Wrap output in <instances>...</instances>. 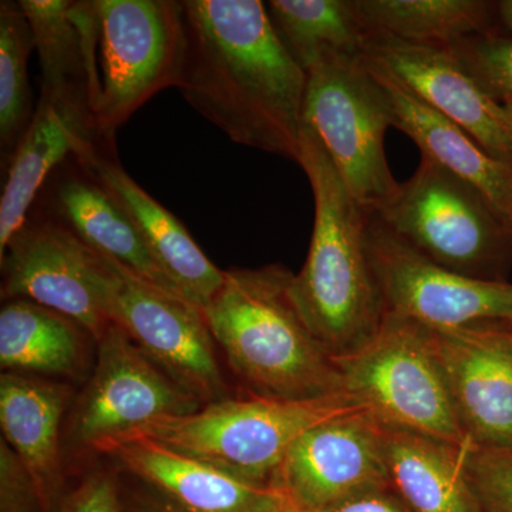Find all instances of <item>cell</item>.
Instances as JSON below:
<instances>
[{
	"label": "cell",
	"mask_w": 512,
	"mask_h": 512,
	"mask_svg": "<svg viewBox=\"0 0 512 512\" xmlns=\"http://www.w3.org/2000/svg\"><path fill=\"white\" fill-rule=\"evenodd\" d=\"M343 393L386 426L419 431L456 444L458 424L430 329L384 315L372 339L336 359Z\"/></svg>",
	"instance_id": "obj_6"
},
{
	"label": "cell",
	"mask_w": 512,
	"mask_h": 512,
	"mask_svg": "<svg viewBox=\"0 0 512 512\" xmlns=\"http://www.w3.org/2000/svg\"><path fill=\"white\" fill-rule=\"evenodd\" d=\"M367 64L386 94L392 127L412 138L421 156L476 185L512 221V168L491 157L466 130L424 103L402 83Z\"/></svg>",
	"instance_id": "obj_21"
},
{
	"label": "cell",
	"mask_w": 512,
	"mask_h": 512,
	"mask_svg": "<svg viewBox=\"0 0 512 512\" xmlns=\"http://www.w3.org/2000/svg\"><path fill=\"white\" fill-rule=\"evenodd\" d=\"M466 467L481 512H512V451L468 443Z\"/></svg>",
	"instance_id": "obj_29"
},
{
	"label": "cell",
	"mask_w": 512,
	"mask_h": 512,
	"mask_svg": "<svg viewBox=\"0 0 512 512\" xmlns=\"http://www.w3.org/2000/svg\"><path fill=\"white\" fill-rule=\"evenodd\" d=\"M279 512H309L306 510H303V508L299 507V505H296L295 503H292L289 498H286V503L284 504V507L281 508V511Z\"/></svg>",
	"instance_id": "obj_36"
},
{
	"label": "cell",
	"mask_w": 512,
	"mask_h": 512,
	"mask_svg": "<svg viewBox=\"0 0 512 512\" xmlns=\"http://www.w3.org/2000/svg\"><path fill=\"white\" fill-rule=\"evenodd\" d=\"M49 512H124V494L113 471L96 468L67 488Z\"/></svg>",
	"instance_id": "obj_30"
},
{
	"label": "cell",
	"mask_w": 512,
	"mask_h": 512,
	"mask_svg": "<svg viewBox=\"0 0 512 512\" xmlns=\"http://www.w3.org/2000/svg\"><path fill=\"white\" fill-rule=\"evenodd\" d=\"M6 301L25 299L73 319L94 342L113 323L101 296V259L59 217H28L0 255Z\"/></svg>",
	"instance_id": "obj_12"
},
{
	"label": "cell",
	"mask_w": 512,
	"mask_h": 512,
	"mask_svg": "<svg viewBox=\"0 0 512 512\" xmlns=\"http://www.w3.org/2000/svg\"><path fill=\"white\" fill-rule=\"evenodd\" d=\"M498 18L507 30L512 33V0H503L497 3Z\"/></svg>",
	"instance_id": "obj_34"
},
{
	"label": "cell",
	"mask_w": 512,
	"mask_h": 512,
	"mask_svg": "<svg viewBox=\"0 0 512 512\" xmlns=\"http://www.w3.org/2000/svg\"><path fill=\"white\" fill-rule=\"evenodd\" d=\"M430 332L468 443L512 451V323Z\"/></svg>",
	"instance_id": "obj_14"
},
{
	"label": "cell",
	"mask_w": 512,
	"mask_h": 512,
	"mask_svg": "<svg viewBox=\"0 0 512 512\" xmlns=\"http://www.w3.org/2000/svg\"><path fill=\"white\" fill-rule=\"evenodd\" d=\"M275 487L309 512L390 487L382 421L360 406L320 421L288 451Z\"/></svg>",
	"instance_id": "obj_13"
},
{
	"label": "cell",
	"mask_w": 512,
	"mask_h": 512,
	"mask_svg": "<svg viewBox=\"0 0 512 512\" xmlns=\"http://www.w3.org/2000/svg\"><path fill=\"white\" fill-rule=\"evenodd\" d=\"M501 121H503L505 131H507L508 137L512 141V106H503L501 104Z\"/></svg>",
	"instance_id": "obj_35"
},
{
	"label": "cell",
	"mask_w": 512,
	"mask_h": 512,
	"mask_svg": "<svg viewBox=\"0 0 512 512\" xmlns=\"http://www.w3.org/2000/svg\"><path fill=\"white\" fill-rule=\"evenodd\" d=\"M35 36L19 2L0 3V148L9 167L35 116L28 64Z\"/></svg>",
	"instance_id": "obj_27"
},
{
	"label": "cell",
	"mask_w": 512,
	"mask_h": 512,
	"mask_svg": "<svg viewBox=\"0 0 512 512\" xmlns=\"http://www.w3.org/2000/svg\"><path fill=\"white\" fill-rule=\"evenodd\" d=\"M99 255L101 296L111 323L202 403L228 397L217 342L204 309Z\"/></svg>",
	"instance_id": "obj_9"
},
{
	"label": "cell",
	"mask_w": 512,
	"mask_h": 512,
	"mask_svg": "<svg viewBox=\"0 0 512 512\" xmlns=\"http://www.w3.org/2000/svg\"><path fill=\"white\" fill-rule=\"evenodd\" d=\"M110 154L109 144H100L74 161L120 202L148 251L181 295L201 309L207 308L224 284L225 271L212 264L184 225L148 195Z\"/></svg>",
	"instance_id": "obj_17"
},
{
	"label": "cell",
	"mask_w": 512,
	"mask_h": 512,
	"mask_svg": "<svg viewBox=\"0 0 512 512\" xmlns=\"http://www.w3.org/2000/svg\"><path fill=\"white\" fill-rule=\"evenodd\" d=\"M322 512H413L392 488L384 487L353 495Z\"/></svg>",
	"instance_id": "obj_32"
},
{
	"label": "cell",
	"mask_w": 512,
	"mask_h": 512,
	"mask_svg": "<svg viewBox=\"0 0 512 512\" xmlns=\"http://www.w3.org/2000/svg\"><path fill=\"white\" fill-rule=\"evenodd\" d=\"M362 55L512 168V141L501 121V104L481 90L446 47L367 35Z\"/></svg>",
	"instance_id": "obj_15"
},
{
	"label": "cell",
	"mask_w": 512,
	"mask_h": 512,
	"mask_svg": "<svg viewBox=\"0 0 512 512\" xmlns=\"http://www.w3.org/2000/svg\"><path fill=\"white\" fill-rule=\"evenodd\" d=\"M204 403L144 355L123 329L111 325L97 342V363L73 403L66 440L96 451L148 424L198 412Z\"/></svg>",
	"instance_id": "obj_10"
},
{
	"label": "cell",
	"mask_w": 512,
	"mask_h": 512,
	"mask_svg": "<svg viewBox=\"0 0 512 512\" xmlns=\"http://www.w3.org/2000/svg\"><path fill=\"white\" fill-rule=\"evenodd\" d=\"M367 35L447 47L495 33L497 3L484 0H353Z\"/></svg>",
	"instance_id": "obj_25"
},
{
	"label": "cell",
	"mask_w": 512,
	"mask_h": 512,
	"mask_svg": "<svg viewBox=\"0 0 512 512\" xmlns=\"http://www.w3.org/2000/svg\"><path fill=\"white\" fill-rule=\"evenodd\" d=\"M100 96L94 109L101 140L161 90L177 87L185 55L183 2L97 0Z\"/></svg>",
	"instance_id": "obj_8"
},
{
	"label": "cell",
	"mask_w": 512,
	"mask_h": 512,
	"mask_svg": "<svg viewBox=\"0 0 512 512\" xmlns=\"http://www.w3.org/2000/svg\"><path fill=\"white\" fill-rule=\"evenodd\" d=\"M19 5L39 53L40 97L77 101L94 113L100 96L97 0H19Z\"/></svg>",
	"instance_id": "obj_19"
},
{
	"label": "cell",
	"mask_w": 512,
	"mask_h": 512,
	"mask_svg": "<svg viewBox=\"0 0 512 512\" xmlns=\"http://www.w3.org/2000/svg\"><path fill=\"white\" fill-rule=\"evenodd\" d=\"M92 107L40 97L28 133L19 144L0 198V255L35 202L40 188L66 158H83L100 144ZM109 144V143H106Z\"/></svg>",
	"instance_id": "obj_18"
},
{
	"label": "cell",
	"mask_w": 512,
	"mask_h": 512,
	"mask_svg": "<svg viewBox=\"0 0 512 512\" xmlns=\"http://www.w3.org/2000/svg\"><path fill=\"white\" fill-rule=\"evenodd\" d=\"M357 406L348 396L319 400L228 396L204 404L198 412L156 421L133 434L249 483L275 487L286 454L303 433Z\"/></svg>",
	"instance_id": "obj_5"
},
{
	"label": "cell",
	"mask_w": 512,
	"mask_h": 512,
	"mask_svg": "<svg viewBox=\"0 0 512 512\" xmlns=\"http://www.w3.org/2000/svg\"><path fill=\"white\" fill-rule=\"evenodd\" d=\"M276 35L308 72L326 56H360L367 32L353 0H269Z\"/></svg>",
	"instance_id": "obj_26"
},
{
	"label": "cell",
	"mask_w": 512,
	"mask_h": 512,
	"mask_svg": "<svg viewBox=\"0 0 512 512\" xmlns=\"http://www.w3.org/2000/svg\"><path fill=\"white\" fill-rule=\"evenodd\" d=\"M390 488L413 512H481L466 467L467 444L386 426Z\"/></svg>",
	"instance_id": "obj_22"
},
{
	"label": "cell",
	"mask_w": 512,
	"mask_h": 512,
	"mask_svg": "<svg viewBox=\"0 0 512 512\" xmlns=\"http://www.w3.org/2000/svg\"><path fill=\"white\" fill-rule=\"evenodd\" d=\"M302 126L328 151L357 204L376 210L399 191L384 138L389 103L365 57L326 56L306 72Z\"/></svg>",
	"instance_id": "obj_7"
},
{
	"label": "cell",
	"mask_w": 512,
	"mask_h": 512,
	"mask_svg": "<svg viewBox=\"0 0 512 512\" xmlns=\"http://www.w3.org/2000/svg\"><path fill=\"white\" fill-rule=\"evenodd\" d=\"M284 265L228 269L205 318L248 394L279 400L346 396L336 357L316 339Z\"/></svg>",
	"instance_id": "obj_2"
},
{
	"label": "cell",
	"mask_w": 512,
	"mask_h": 512,
	"mask_svg": "<svg viewBox=\"0 0 512 512\" xmlns=\"http://www.w3.org/2000/svg\"><path fill=\"white\" fill-rule=\"evenodd\" d=\"M367 254L386 315L431 330L512 323V284L480 281L433 264L365 210Z\"/></svg>",
	"instance_id": "obj_11"
},
{
	"label": "cell",
	"mask_w": 512,
	"mask_h": 512,
	"mask_svg": "<svg viewBox=\"0 0 512 512\" xmlns=\"http://www.w3.org/2000/svg\"><path fill=\"white\" fill-rule=\"evenodd\" d=\"M86 335L73 319L25 299L0 311V366L20 375L74 377L82 373Z\"/></svg>",
	"instance_id": "obj_24"
},
{
	"label": "cell",
	"mask_w": 512,
	"mask_h": 512,
	"mask_svg": "<svg viewBox=\"0 0 512 512\" xmlns=\"http://www.w3.org/2000/svg\"><path fill=\"white\" fill-rule=\"evenodd\" d=\"M55 207L57 217L94 251L119 262L144 281L183 296L148 251L127 211L92 175L82 170L59 178Z\"/></svg>",
	"instance_id": "obj_23"
},
{
	"label": "cell",
	"mask_w": 512,
	"mask_h": 512,
	"mask_svg": "<svg viewBox=\"0 0 512 512\" xmlns=\"http://www.w3.org/2000/svg\"><path fill=\"white\" fill-rule=\"evenodd\" d=\"M298 164L311 183L315 221L305 264L293 274L292 298L316 339L338 359L366 345L386 315L367 254L365 208L305 126Z\"/></svg>",
	"instance_id": "obj_3"
},
{
	"label": "cell",
	"mask_w": 512,
	"mask_h": 512,
	"mask_svg": "<svg viewBox=\"0 0 512 512\" xmlns=\"http://www.w3.org/2000/svg\"><path fill=\"white\" fill-rule=\"evenodd\" d=\"M460 66L495 103L512 106V39L495 33L447 46Z\"/></svg>",
	"instance_id": "obj_28"
},
{
	"label": "cell",
	"mask_w": 512,
	"mask_h": 512,
	"mask_svg": "<svg viewBox=\"0 0 512 512\" xmlns=\"http://www.w3.org/2000/svg\"><path fill=\"white\" fill-rule=\"evenodd\" d=\"M185 55L177 89L234 143L301 154L308 74L276 35L261 0H184Z\"/></svg>",
	"instance_id": "obj_1"
},
{
	"label": "cell",
	"mask_w": 512,
	"mask_h": 512,
	"mask_svg": "<svg viewBox=\"0 0 512 512\" xmlns=\"http://www.w3.org/2000/svg\"><path fill=\"white\" fill-rule=\"evenodd\" d=\"M370 211L433 264L480 281L507 282L512 221L476 185L430 158L421 156L392 200Z\"/></svg>",
	"instance_id": "obj_4"
},
{
	"label": "cell",
	"mask_w": 512,
	"mask_h": 512,
	"mask_svg": "<svg viewBox=\"0 0 512 512\" xmlns=\"http://www.w3.org/2000/svg\"><path fill=\"white\" fill-rule=\"evenodd\" d=\"M124 512H185L167 497L157 493L153 488L137 491L134 494H124Z\"/></svg>",
	"instance_id": "obj_33"
},
{
	"label": "cell",
	"mask_w": 512,
	"mask_h": 512,
	"mask_svg": "<svg viewBox=\"0 0 512 512\" xmlns=\"http://www.w3.org/2000/svg\"><path fill=\"white\" fill-rule=\"evenodd\" d=\"M0 512H46L35 478L3 437L0 440Z\"/></svg>",
	"instance_id": "obj_31"
},
{
	"label": "cell",
	"mask_w": 512,
	"mask_h": 512,
	"mask_svg": "<svg viewBox=\"0 0 512 512\" xmlns=\"http://www.w3.org/2000/svg\"><path fill=\"white\" fill-rule=\"evenodd\" d=\"M96 453L185 512H279L288 498L279 488L249 483L141 434L111 440Z\"/></svg>",
	"instance_id": "obj_16"
},
{
	"label": "cell",
	"mask_w": 512,
	"mask_h": 512,
	"mask_svg": "<svg viewBox=\"0 0 512 512\" xmlns=\"http://www.w3.org/2000/svg\"><path fill=\"white\" fill-rule=\"evenodd\" d=\"M72 400L66 384L37 376L3 372L0 376V426L35 478L45 511L66 493L62 451L64 413Z\"/></svg>",
	"instance_id": "obj_20"
}]
</instances>
